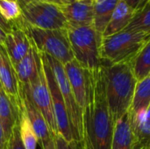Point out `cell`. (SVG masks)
I'll use <instances>...</instances> for the list:
<instances>
[{
    "mask_svg": "<svg viewBox=\"0 0 150 149\" xmlns=\"http://www.w3.org/2000/svg\"><path fill=\"white\" fill-rule=\"evenodd\" d=\"M1 89H3V88H2V85H1V83H0V90H1Z\"/></svg>",
    "mask_w": 150,
    "mask_h": 149,
    "instance_id": "obj_40",
    "label": "cell"
},
{
    "mask_svg": "<svg viewBox=\"0 0 150 149\" xmlns=\"http://www.w3.org/2000/svg\"><path fill=\"white\" fill-rule=\"evenodd\" d=\"M0 83L3 90L17 105H21L20 84L15 67L10 60L5 48L0 46Z\"/></svg>",
    "mask_w": 150,
    "mask_h": 149,
    "instance_id": "obj_11",
    "label": "cell"
},
{
    "mask_svg": "<svg viewBox=\"0 0 150 149\" xmlns=\"http://www.w3.org/2000/svg\"><path fill=\"white\" fill-rule=\"evenodd\" d=\"M150 39V32L122 31L103 37L100 43L104 64L130 62Z\"/></svg>",
    "mask_w": 150,
    "mask_h": 149,
    "instance_id": "obj_3",
    "label": "cell"
},
{
    "mask_svg": "<svg viewBox=\"0 0 150 149\" xmlns=\"http://www.w3.org/2000/svg\"><path fill=\"white\" fill-rule=\"evenodd\" d=\"M6 36H7V32L0 26V46L4 47L5 40H6Z\"/></svg>",
    "mask_w": 150,
    "mask_h": 149,
    "instance_id": "obj_34",
    "label": "cell"
},
{
    "mask_svg": "<svg viewBox=\"0 0 150 149\" xmlns=\"http://www.w3.org/2000/svg\"><path fill=\"white\" fill-rule=\"evenodd\" d=\"M54 141L56 149H81L80 142L76 141H68L60 133L54 135Z\"/></svg>",
    "mask_w": 150,
    "mask_h": 149,
    "instance_id": "obj_27",
    "label": "cell"
},
{
    "mask_svg": "<svg viewBox=\"0 0 150 149\" xmlns=\"http://www.w3.org/2000/svg\"><path fill=\"white\" fill-rule=\"evenodd\" d=\"M147 118H148V119H150V105L147 109Z\"/></svg>",
    "mask_w": 150,
    "mask_h": 149,
    "instance_id": "obj_38",
    "label": "cell"
},
{
    "mask_svg": "<svg viewBox=\"0 0 150 149\" xmlns=\"http://www.w3.org/2000/svg\"><path fill=\"white\" fill-rule=\"evenodd\" d=\"M147 6H150V0L149 1V4H148V5H147Z\"/></svg>",
    "mask_w": 150,
    "mask_h": 149,
    "instance_id": "obj_39",
    "label": "cell"
},
{
    "mask_svg": "<svg viewBox=\"0 0 150 149\" xmlns=\"http://www.w3.org/2000/svg\"><path fill=\"white\" fill-rule=\"evenodd\" d=\"M64 69L76 102L83 111L89 93L91 70L83 67L76 59L65 64Z\"/></svg>",
    "mask_w": 150,
    "mask_h": 149,
    "instance_id": "obj_9",
    "label": "cell"
},
{
    "mask_svg": "<svg viewBox=\"0 0 150 149\" xmlns=\"http://www.w3.org/2000/svg\"><path fill=\"white\" fill-rule=\"evenodd\" d=\"M41 59H42L43 67H44L45 74L47 76V81L51 97H52L53 109H54V119H55V122L57 126L58 133H60L68 141H75L73 137V133H72V129H71L66 105L63 100L62 95L60 91L59 86L56 83V80L54 76V74L48 63L42 57V55H41Z\"/></svg>",
    "mask_w": 150,
    "mask_h": 149,
    "instance_id": "obj_8",
    "label": "cell"
},
{
    "mask_svg": "<svg viewBox=\"0 0 150 149\" xmlns=\"http://www.w3.org/2000/svg\"><path fill=\"white\" fill-rule=\"evenodd\" d=\"M7 141L4 136V133L2 127V125L0 123V149H6L7 148Z\"/></svg>",
    "mask_w": 150,
    "mask_h": 149,
    "instance_id": "obj_31",
    "label": "cell"
},
{
    "mask_svg": "<svg viewBox=\"0 0 150 149\" xmlns=\"http://www.w3.org/2000/svg\"><path fill=\"white\" fill-rule=\"evenodd\" d=\"M43 68L40 53L32 41L31 48L25 56L15 66L16 74L20 85H28L36 80Z\"/></svg>",
    "mask_w": 150,
    "mask_h": 149,
    "instance_id": "obj_13",
    "label": "cell"
},
{
    "mask_svg": "<svg viewBox=\"0 0 150 149\" xmlns=\"http://www.w3.org/2000/svg\"><path fill=\"white\" fill-rule=\"evenodd\" d=\"M67 32L74 58L85 68L97 70L103 67L101 39L93 26L67 25Z\"/></svg>",
    "mask_w": 150,
    "mask_h": 149,
    "instance_id": "obj_4",
    "label": "cell"
},
{
    "mask_svg": "<svg viewBox=\"0 0 150 149\" xmlns=\"http://www.w3.org/2000/svg\"><path fill=\"white\" fill-rule=\"evenodd\" d=\"M20 97L24 108L27 113V116L33 125V130L37 135L39 144L40 148H42L54 138V134L51 132L43 115L34 106V105L30 101V99L23 92H20Z\"/></svg>",
    "mask_w": 150,
    "mask_h": 149,
    "instance_id": "obj_14",
    "label": "cell"
},
{
    "mask_svg": "<svg viewBox=\"0 0 150 149\" xmlns=\"http://www.w3.org/2000/svg\"><path fill=\"white\" fill-rule=\"evenodd\" d=\"M83 120V137L87 138L92 149H111L115 121L107 101L104 67L91 70Z\"/></svg>",
    "mask_w": 150,
    "mask_h": 149,
    "instance_id": "obj_1",
    "label": "cell"
},
{
    "mask_svg": "<svg viewBox=\"0 0 150 149\" xmlns=\"http://www.w3.org/2000/svg\"><path fill=\"white\" fill-rule=\"evenodd\" d=\"M24 8H27V9L33 10L34 11H37L39 13L47 15V16H48L50 18H53L59 19V20L66 22V19H65L62 12L61 7L59 5H57V4L48 3V2H45V1H40V2H37V3L28 4V5L25 6Z\"/></svg>",
    "mask_w": 150,
    "mask_h": 149,
    "instance_id": "obj_23",
    "label": "cell"
},
{
    "mask_svg": "<svg viewBox=\"0 0 150 149\" xmlns=\"http://www.w3.org/2000/svg\"><path fill=\"white\" fill-rule=\"evenodd\" d=\"M106 97L114 121L129 112L137 79L130 62L103 64Z\"/></svg>",
    "mask_w": 150,
    "mask_h": 149,
    "instance_id": "obj_2",
    "label": "cell"
},
{
    "mask_svg": "<svg viewBox=\"0 0 150 149\" xmlns=\"http://www.w3.org/2000/svg\"><path fill=\"white\" fill-rule=\"evenodd\" d=\"M136 13L142 11L149 4V0H124Z\"/></svg>",
    "mask_w": 150,
    "mask_h": 149,
    "instance_id": "obj_29",
    "label": "cell"
},
{
    "mask_svg": "<svg viewBox=\"0 0 150 149\" xmlns=\"http://www.w3.org/2000/svg\"><path fill=\"white\" fill-rule=\"evenodd\" d=\"M18 21H19V20H18V21H16V22H14V23H10V22L6 21V20L1 16V14H0V26H1L7 33L11 32L13 30V28H15L16 26L18 25Z\"/></svg>",
    "mask_w": 150,
    "mask_h": 149,
    "instance_id": "obj_30",
    "label": "cell"
},
{
    "mask_svg": "<svg viewBox=\"0 0 150 149\" xmlns=\"http://www.w3.org/2000/svg\"><path fill=\"white\" fill-rule=\"evenodd\" d=\"M124 31L150 32V6H146L142 11L136 13Z\"/></svg>",
    "mask_w": 150,
    "mask_h": 149,
    "instance_id": "obj_25",
    "label": "cell"
},
{
    "mask_svg": "<svg viewBox=\"0 0 150 149\" xmlns=\"http://www.w3.org/2000/svg\"><path fill=\"white\" fill-rule=\"evenodd\" d=\"M41 149H56V147H55V141H54V138H53L47 145H45L44 147H42Z\"/></svg>",
    "mask_w": 150,
    "mask_h": 149,
    "instance_id": "obj_36",
    "label": "cell"
},
{
    "mask_svg": "<svg viewBox=\"0 0 150 149\" xmlns=\"http://www.w3.org/2000/svg\"><path fill=\"white\" fill-rule=\"evenodd\" d=\"M20 92H23L43 115L51 132L54 135L57 134L58 130L54 114L52 97L44 67L36 80L28 85H20Z\"/></svg>",
    "mask_w": 150,
    "mask_h": 149,
    "instance_id": "obj_7",
    "label": "cell"
},
{
    "mask_svg": "<svg viewBox=\"0 0 150 149\" xmlns=\"http://www.w3.org/2000/svg\"><path fill=\"white\" fill-rule=\"evenodd\" d=\"M40 54L48 63L56 80V83L59 86L60 91L62 95L68 111L74 140L77 142H80L83 139V111L76 102V99L69 84V79L67 77L64 69V65H62L60 61H58L57 60H55L54 58L51 57L48 54L43 53Z\"/></svg>",
    "mask_w": 150,
    "mask_h": 149,
    "instance_id": "obj_6",
    "label": "cell"
},
{
    "mask_svg": "<svg viewBox=\"0 0 150 149\" xmlns=\"http://www.w3.org/2000/svg\"><path fill=\"white\" fill-rule=\"evenodd\" d=\"M132 149H150V147H147V146H142V145H138L134 143V146Z\"/></svg>",
    "mask_w": 150,
    "mask_h": 149,
    "instance_id": "obj_37",
    "label": "cell"
},
{
    "mask_svg": "<svg viewBox=\"0 0 150 149\" xmlns=\"http://www.w3.org/2000/svg\"><path fill=\"white\" fill-rule=\"evenodd\" d=\"M45 2H48V3H52L54 4H57L59 6H63L65 4H68L69 3H71L73 0H43Z\"/></svg>",
    "mask_w": 150,
    "mask_h": 149,
    "instance_id": "obj_32",
    "label": "cell"
},
{
    "mask_svg": "<svg viewBox=\"0 0 150 149\" xmlns=\"http://www.w3.org/2000/svg\"><path fill=\"white\" fill-rule=\"evenodd\" d=\"M18 125L19 134H20L22 142L25 146V148L37 149V145L39 144V141L33 130V125L24 108L22 100H21V105L19 108V116H18Z\"/></svg>",
    "mask_w": 150,
    "mask_h": 149,
    "instance_id": "obj_20",
    "label": "cell"
},
{
    "mask_svg": "<svg viewBox=\"0 0 150 149\" xmlns=\"http://www.w3.org/2000/svg\"><path fill=\"white\" fill-rule=\"evenodd\" d=\"M25 29L40 53L50 55L62 65L75 59L67 28L45 30L31 26L25 22Z\"/></svg>",
    "mask_w": 150,
    "mask_h": 149,
    "instance_id": "obj_5",
    "label": "cell"
},
{
    "mask_svg": "<svg viewBox=\"0 0 150 149\" xmlns=\"http://www.w3.org/2000/svg\"><path fill=\"white\" fill-rule=\"evenodd\" d=\"M150 105V75L137 82L129 112L134 113L141 109H148Z\"/></svg>",
    "mask_w": 150,
    "mask_h": 149,
    "instance_id": "obj_21",
    "label": "cell"
},
{
    "mask_svg": "<svg viewBox=\"0 0 150 149\" xmlns=\"http://www.w3.org/2000/svg\"><path fill=\"white\" fill-rule=\"evenodd\" d=\"M131 119V112H127L115 121L111 149H132L134 136Z\"/></svg>",
    "mask_w": 150,
    "mask_h": 149,
    "instance_id": "obj_15",
    "label": "cell"
},
{
    "mask_svg": "<svg viewBox=\"0 0 150 149\" xmlns=\"http://www.w3.org/2000/svg\"><path fill=\"white\" fill-rule=\"evenodd\" d=\"M40 1H43V0H17L18 4L20 5L21 9L24 8L25 6L28 5V4H33V3H37V2H40Z\"/></svg>",
    "mask_w": 150,
    "mask_h": 149,
    "instance_id": "obj_33",
    "label": "cell"
},
{
    "mask_svg": "<svg viewBox=\"0 0 150 149\" xmlns=\"http://www.w3.org/2000/svg\"><path fill=\"white\" fill-rule=\"evenodd\" d=\"M135 144L150 147V119H147L142 126L133 128Z\"/></svg>",
    "mask_w": 150,
    "mask_h": 149,
    "instance_id": "obj_26",
    "label": "cell"
},
{
    "mask_svg": "<svg viewBox=\"0 0 150 149\" xmlns=\"http://www.w3.org/2000/svg\"><path fill=\"white\" fill-rule=\"evenodd\" d=\"M119 1L120 0H94L93 27L101 40Z\"/></svg>",
    "mask_w": 150,
    "mask_h": 149,
    "instance_id": "obj_18",
    "label": "cell"
},
{
    "mask_svg": "<svg viewBox=\"0 0 150 149\" xmlns=\"http://www.w3.org/2000/svg\"><path fill=\"white\" fill-rule=\"evenodd\" d=\"M136 12L127 4L124 0H120L111 18L103 37L110 36L124 31L131 23Z\"/></svg>",
    "mask_w": 150,
    "mask_h": 149,
    "instance_id": "obj_17",
    "label": "cell"
},
{
    "mask_svg": "<svg viewBox=\"0 0 150 149\" xmlns=\"http://www.w3.org/2000/svg\"><path fill=\"white\" fill-rule=\"evenodd\" d=\"M0 14L6 21L14 23L22 18V9L17 0H0Z\"/></svg>",
    "mask_w": 150,
    "mask_h": 149,
    "instance_id": "obj_24",
    "label": "cell"
},
{
    "mask_svg": "<svg viewBox=\"0 0 150 149\" xmlns=\"http://www.w3.org/2000/svg\"><path fill=\"white\" fill-rule=\"evenodd\" d=\"M80 145H81V149H92L91 145L90 144L86 137H83V141H80Z\"/></svg>",
    "mask_w": 150,
    "mask_h": 149,
    "instance_id": "obj_35",
    "label": "cell"
},
{
    "mask_svg": "<svg viewBox=\"0 0 150 149\" xmlns=\"http://www.w3.org/2000/svg\"><path fill=\"white\" fill-rule=\"evenodd\" d=\"M6 149H25V146L22 142L20 134H19V130H18V125L14 127L12 133L7 143V148Z\"/></svg>",
    "mask_w": 150,
    "mask_h": 149,
    "instance_id": "obj_28",
    "label": "cell"
},
{
    "mask_svg": "<svg viewBox=\"0 0 150 149\" xmlns=\"http://www.w3.org/2000/svg\"><path fill=\"white\" fill-rule=\"evenodd\" d=\"M19 108L8 97L5 91L0 90V123L2 125L5 139L8 142L14 127L18 122Z\"/></svg>",
    "mask_w": 150,
    "mask_h": 149,
    "instance_id": "obj_16",
    "label": "cell"
},
{
    "mask_svg": "<svg viewBox=\"0 0 150 149\" xmlns=\"http://www.w3.org/2000/svg\"><path fill=\"white\" fill-rule=\"evenodd\" d=\"M32 46V40L25 29V20L7 33L4 48L14 67L25 56Z\"/></svg>",
    "mask_w": 150,
    "mask_h": 149,
    "instance_id": "obj_12",
    "label": "cell"
},
{
    "mask_svg": "<svg viewBox=\"0 0 150 149\" xmlns=\"http://www.w3.org/2000/svg\"><path fill=\"white\" fill-rule=\"evenodd\" d=\"M22 16L26 24L31 26L45 29V30H54V29H64L67 28V23L59 19L50 18L47 15L39 13L33 10L23 8Z\"/></svg>",
    "mask_w": 150,
    "mask_h": 149,
    "instance_id": "obj_19",
    "label": "cell"
},
{
    "mask_svg": "<svg viewBox=\"0 0 150 149\" xmlns=\"http://www.w3.org/2000/svg\"><path fill=\"white\" fill-rule=\"evenodd\" d=\"M131 65L137 81L150 75V39L131 61Z\"/></svg>",
    "mask_w": 150,
    "mask_h": 149,
    "instance_id": "obj_22",
    "label": "cell"
},
{
    "mask_svg": "<svg viewBox=\"0 0 150 149\" xmlns=\"http://www.w3.org/2000/svg\"><path fill=\"white\" fill-rule=\"evenodd\" d=\"M60 7L68 25L93 26L94 0H73Z\"/></svg>",
    "mask_w": 150,
    "mask_h": 149,
    "instance_id": "obj_10",
    "label": "cell"
}]
</instances>
